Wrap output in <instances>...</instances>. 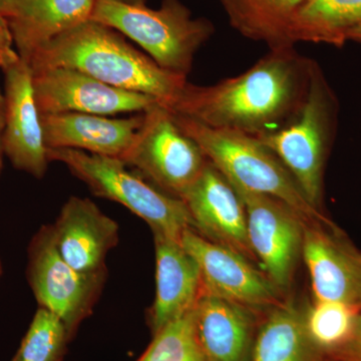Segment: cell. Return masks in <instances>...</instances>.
Wrapping results in <instances>:
<instances>
[{
    "mask_svg": "<svg viewBox=\"0 0 361 361\" xmlns=\"http://www.w3.org/2000/svg\"><path fill=\"white\" fill-rule=\"evenodd\" d=\"M103 273H82L68 265L56 249L51 227L44 228L33 240L30 263L32 290L42 307L58 315L68 331L92 307Z\"/></svg>",
    "mask_w": 361,
    "mask_h": 361,
    "instance_id": "7c38bea8",
    "label": "cell"
},
{
    "mask_svg": "<svg viewBox=\"0 0 361 361\" xmlns=\"http://www.w3.org/2000/svg\"><path fill=\"white\" fill-rule=\"evenodd\" d=\"M180 244L196 260L204 290L258 312L284 302L282 292L238 252L205 238L193 229L180 237Z\"/></svg>",
    "mask_w": 361,
    "mask_h": 361,
    "instance_id": "9c48e42d",
    "label": "cell"
},
{
    "mask_svg": "<svg viewBox=\"0 0 361 361\" xmlns=\"http://www.w3.org/2000/svg\"><path fill=\"white\" fill-rule=\"evenodd\" d=\"M16 1V0H0V16L6 18L11 13Z\"/></svg>",
    "mask_w": 361,
    "mask_h": 361,
    "instance_id": "f1b7e54d",
    "label": "cell"
},
{
    "mask_svg": "<svg viewBox=\"0 0 361 361\" xmlns=\"http://www.w3.org/2000/svg\"><path fill=\"white\" fill-rule=\"evenodd\" d=\"M27 63L32 71H80L104 84L156 97L167 108L188 84L187 77L164 70L122 33L92 20L42 45Z\"/></svg>",
    "mask_w": 361,
    "mask_h": 361,
    "instance_id": "7a4b0ae2",
    "label": "cell"
},
{
    "mask_svg": "<svg viewBox=\"0 0 361 361\" xmlns=\"http://www.w3.org/2000/svg\"><path fill=\"white\" fill-rule=\"evenodd\" d=\"M140 361H201L194 338L193 310L157 332Z\"/></svg>",
    "mask_w": 361,
    "mask_h": 361,
    "instance_id": "d4e9b609",
    "label": "cell"
},
{
    "mask_svg": "<svg viewBox=\"0 0 361 361\" xmlns=\"http://www.w3.org/2000/svg\"><path fill=\"white\" fill-rule=\"evenodd\" d=\"M250 361H324L306 334L303 312L283 302L269 310L259 327Z\"/></svg>",
    "mask_w": 361,
    "mask_h": 361,
    "instance_id": "ffe728a7",
    "label": "cell"
},
{
    "mask_svg": "<svg viewBox=\"0 0 361 361\" xmlns=\"http://www.w3.org/2000/svg\"><path fill=\"white\" fill-rule=\"evenodd\" d=\"M122 161L179 199L209 161L199 145L180 129L175 114L161 103L144 111L141 128Z\"/></svg>",
    "mask_w": 361,
    "mask_h": 361,
    "instance_id": "52a82bcc",
    "label": "cell"
},
{
    "mask_svg": "<svg viewBox=\"0 0 361 361\" xmlns=\"http://www.w3.org/2000/svg\"><path fill=\"white\" fill-rule=\"evenodd\" d=\"M47 157L65 164L97 196L120 203L146 221L154 234L180 241L183 233L194 230L184 202L130 172L120 159L73 149H47Z\"/></svg>",
    "mask_w": 361,
    "mask_h": 361,
    "instance_id": "8992f818",
    "label": "cell"
},
{
    "mask_svg": "<svg viewBox=\"0 0 361 361\" xmlns=\"http://www.w3.org/2000/svg\"><path fill=\"white\" fill-rule=\"evenodd\" d=\"M348 42H355L361 44V25L348 33Z\"/></svg>",
    "mask_w": 361,
    "mask_h": 361,
    "instance_id": "f546056e",
    "label": "cell"
},
{
    "mask_svg": "<svg viewBox=\"0 0 361 361\" xmlns=\"http://www.w3.org/2000/svg\"><path fill=\"white\" fill-rule=\"evenodd\" d=\"M338 102L317 63L300 110L283 127L258 135L281 161L307 200L322 211L323 175L336 137Z\"/></svg>",
    "mask_w": 361,
    "mask_h": 361,
    "instance_id": "5b68a950",
    "label": "cell"
},
{
    "mask_svg": "<svg viewBox=\"0 0 361 361\" xmlns=\"http://www.w3.org/2000/svg\"><path fill=\"white\" fill-rule=\"evenodd\" d=\"M156 245V298L151 322L155 334L193 310L203 290L200 269L180 241L154 234Z\"/></svg>",
    "mask_w": 361,
    "mask_h": 361,
    "instance_id": "ac0fdd59",
    "label": "cell"
},
{
    "mask_svg": "<svg viewBox=\"0 0 361 361\" xmlns=\"http://www.w3.org/2000/svg\"><path fill=\"white\" fill-rule=\"evenodd\" d=\"M361 25V0H305L292 20L289 40L342 47Z\"/></svg>",
    "mask_w": 361,
    "mask_h": 361,
    "instance_id": "44dd1931",
    "label": "cell"
},
{
    "mask_svg": "<svg viewBox=\"0 0 361 361\" xmlns=\"http://www.w3.org/2000/svg\"><path fill=\"white\" fill-rule=\"evenodd\" d=\"M13 45V33L9 27L8 21L4 18L0 20V68L1 70L20 59V54L16 49H14Z\"/></svg>",
    "mask_w": 361,
    "mask_h": 361,
    "instance_id": "484cf974",
    "label": "cell"
},
{
    "mask_svg": "<svg viewBox=\"0 0 361 361\" xmlns=\"http://www.w3.org/2000/svg\"><path fill=\"white\" fill-rule=\"evenodd\" d=\"M324 361H330V360H324Z\"/></svg>",
    "mask_w": 361,
    "mask_h": 361,
    "instance_id": "836d02e7",
    "label": "cell"
},
{
    "mask_svg": "<svg viewBox=\"0 0 361 361\" xmlns=\"http://www.w3.org/2000/svg\"><path fill=\"white\" fill-rule=\"evenodd\" d=\"M32 73L40 115L78 113L108 116L144 113L160 103L149 94L118 89L71 68H44Z\"/></svg>",
    "mask_w": 361,
    "mask_h": 361,
    "instance_id": "30bf717a",
    "label": "cell"
},
{
    "mask_svg": "<svg viewBox=\"0 0 361 361\" xmlns=\"http://www.w3.org/2000/svg\"><path fill=\"white\" fill-rule=\"evenodd\" d=\"M0 274H1V265H0Z\"/></svg>",
    "mask_w": 361,
    "mask_h": 361,
    "instance_id": "1f68e13d",
    "label": "cell"
},
{
    "mask_svg": "<svg viewBox=\"0 0 361 361\" xmlns=\"http://www.w3.org/2000/svg\"><path fill=\"white\" fill-rule=\"evenodd\" d=\"M256 313L203 289L193 308L194 338L201 361H248Z\"/></svg>",
    "mask_w": 361,
    "mask_h": 361,
    "instance_id": "9a60e30c",
    "label": "cell"
},
{
    "mask_svg": "<svg viewBox=\"0 0 361 361\" xmlns=\"http://www.w3.org/2000/svg\"><path fill=\"white\" fill-rule=\"evenodd\" d=\"M97 0H16L7 16L16 51L27 63L39 47L92 18Z\"/></svg>",
    "mask_w": 361,
    "mask_h": 361,
    "instance_id": "d6986e66",
    "label": "cell"
},
{
    "mask_svg": "<svg viewBox=\"0 0 361 361\" xmlns=\"http://www.w3.org/2000/svg\"><path fill=\"white\" fill-rule=\"evenodd\" d=\"M233 187L245 206L248 241L256 263L280 291L287 290L302 257L307 221L276 199Z\"/></svg>",
    "mask_w": 361,
    "mask_h": 361,
    "instance_id": "ba28073f",
    "label": "cell"
},
{
    "mask_svg": "<svg viewBox=\"0 0 361 361\" xmlns=\"http://www.w3.org/2000/svg\"><path fill=\"white\" fill-rule=\"evenodd\" d=\"M314 63L294 47L270 49L237 77L207 87L188 82L168 109L214 129L254 137L267 134L300 110Z\"/></svg>",
    "mask_w": 361,
    "mask_h": 361,
    "instance_id": "6da1fadb",
    "label": "cell"
},
{
    "mask_svg": "<svg viewBox=\"0 0 361 361\" xmlns=\"http://www.w3.org/2000/svg\"><path fill=\"white\" fill-rule=\"evenodd\" d=\"M230 23L247 39L270 49L294 47L289 40L292 20L305 0H219Z\"/></svg>",
    "mask_w": 361,
    "mask_h": 361,
    "instance_id": "7402d4cb",
    "label": "cell"
},
{
    "mask_svg": "<svg viewBox=\"0 0 361 361\" xmlns=\"http://www.w3.org/2000/svg\"><path fill=\"white\" fill-rule=\"evenodd\" d=\"M336 361H361V312L350 343Z\"/></svg>",
    "mask_w": 361,
    "mask_h": 361,
    "instance_id": "4316f807",
    "label": "cell"
},
{
    "mask_svg": "<svg viewBox=\"0 0 361 361\" xmlns=\"http://www.w3.org/2000/svg\"><path fill=\"white\" fill-rule=\"evenodd\" d=\"M194 230L256 263L247 233L245 206L229 180L208 161L198 180L180 197Z\"/></svg>",
    "mask_w": 361,
    "mask_h": 361,
    "instance_id": "4fadbf2b",
    "label": "cell"
},
{
    "mask_svg": "<svg viewBox=\"0 0 361 361\" xmlns=\"http://www.w3.org/2000/svg\"><path fill=\"white\" fill-rule=\"evenodd\" d=\"M2 18H4V16H0V20H1Z\"/></svg>",
    "mask_w": 361,
    "mask_h": 361,
    "instance_id": "d6a6232c",
    "label": "cell"
},
{
    "mask_svg": "<svg viewBox=\"0 0 361 361\" xmlns=\"http://www.w3.org/2000/svg\"><path fill=\"white\" fill-rule=\"evenodd\" d=\"M175 118L183 132L199 145L209 161L233 186L276 199L304 220L331 221L311 205L281 161L257 137L234 130L214 129L178 114Z\"/></svg>",
    "mask_w": 361,
    "mask_h": 361,
    "instance_id": "3957f363",
    "label": "cell"
},
{
    "mask_svg": "<svg viewBox=\"0 0 361 361\" xmlns=\"http://www.w3.org/2000/svg\"><path fill=\"white\" fill-rule=\"evenodd\" d=\"M90 20L134 40L164 70L187 77L202 45L214 33L212 23L192 18L180 0H164L160 8L121 0H97Z\"/></svg>",
    "mask_w": 361,
    "mask_h": 361,
    "instance_id": "277c9868",
    "label": "cell"
},
{
    "mask_svg": "<svg viewBox=\"0 0 361 361\" xmlns=\"http://www.w3.org/2000/svg\"><path fill=\"white\" fill-rule=\"evenodd\" d=\"M142 121L144 113L123 118L78 113L42 115L47 149H78L120 160L129 152Z\"/></svg>",
    "mask_w": 361,
    "mask_h": 361,
    "instance_id": "e0dca14e",
    "label": "cell"
},
{
    "mask_svg": "<svg viewBox=\"0 0 361 361\" xmlns=\"http://www.w3.org/2000/svg\"><path fill=\"white\" fill-rule=\"evenodd\" d=\"M4 111H6V104H4V92L0 90V171L2 168V157L4 154Z\"/></svg>",
    "mask_w": 361,
    "mask_h": 361,
    "instance_id": "83f0119b",
    "label": "cell"
},
{
    "mask_svg": "<svg viewBox=\"0 0 361 361\" xmlns=\"http://www.w3.org/2000/svg\"><path fill=\"white\" fill-rule=\"evenodd\" d=\"M126 4H134V6H144L146 4L147 0H121Z\"/></svg>",
    "mask_w": 361,
    "mask_h": 361,
    "instance_id": "4dcf8cb0",
    "label": "cell"
},
{
    "mask_svg": "<svg viewBox=\"0 0 361 361\" xmlns=\"http://www.w3.org/2000/svg\"><path fill=\"white\" fill-rule=\"evenodd\" d=\"M4 154L14 167L35 178L44 177L49 165L42 115L35 101L30 66L18 59L4 68Z\"/></svg>",
    "mask_w": 361,
    "mask_h": 361,
    "instance_id": "5bb4252c",
    "label": "cell"
},
{
    "mask_svg": "<svg viewBox=\"0 0 361 361\" xmlns=\"http://www.w3.org/2000/svg\"><path fill=\"white\" fill-rule=\"evenodd\" d=\"M360 306L341 302H312L303 312L306 334L323 360L336 361L355 334Z\"/></svg>",
    "mask_w": 361,
    "mask_h": 361,
    "instance_id": "603a6c76",
    "label": "cell"
},
{
    "mask_svg": "<svg viewBox=\"0 0 361 361\" xmlns=\"http://www.w3.org/2000/svg\"><path fill=\"white\" fill-rule=\"evenodd\" d=\"M302 258L310 274L313 302L361 307V251L330 222H304Z\"/></svg>",
    "mask_w": 361,
    "mask_h": 361,
    "instance_id": "8fae6325",
    "label": "cell"
},
{
    "mask_svg": "<svg viewBox=\"0 0 361 361\" xmlns=\"http://www.w3.org/2000/svg\"><path fill=\"white\" fill-rule=\"evenodd\" d=\"M66 326L54 312L40 307L14 361H56L65 344Z\"/></svg>",
    "mask_w": 361,
    "mask_h": 361,
    "instance_id": "cb8c5ba5",
    "label": "cell"
},
{
    "mask_svg": "<svg viewBox=\"0 0 361 361\" xmlns=\"http://www.w3.org/2000/svg\"><path fill=\"white\" fill-rule=\"evenodd\" d=\"M52 236L63 260L82 273H103L106 254L118 241V225L89 199L71 197Z\"/></svg>",
    "mask_w": 361,
    "mask_h": 361,
    "instance_id": "2e32d148",
    "label": "cell"
}]
</instances>
